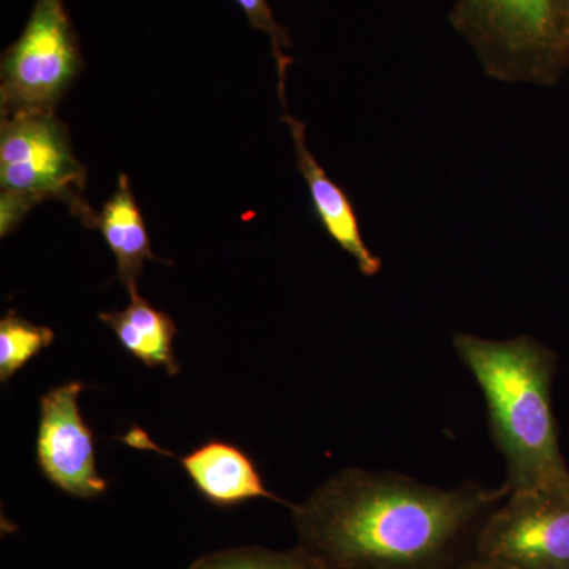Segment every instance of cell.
Segmentation results:
<instances>
[{"label":"cell","instance_id":"3957f363","mask_svg":"<svg viewBox=\"0 0 569 569\" xmlns=\"http://www.w3.org/2000/svg\"><path fill=\"white\" fill-rule=\"evenodd\" d=\"M449 22L489 77L550 84L569 62V0H458Z\"/></svg>","mask_w":569,"mask_h":569},{"label":"cell","instance_id":"30bf717a","mask_svg":"<svg viewBox=\"0 0 569 569\" xmlns=\"http://www.w3.org/2000/svg\"><path fill=\"white\" fill-rule=\"evenodd\" d=\"M89 228L103 234L118 264V279L127 291L138 290L142 266L148 260H160L152 252L148 228L126 174L119 176L118 189Z\"/></svg>","mask_w":569,"mask_h":569},{"label":"cell","instance_id":"5b68a950","mask_svg":"<svg viewBox=\"0 0 569 569\" xmlns=\"http://www.w3.org/2000/svg\"><path fill=\"white\" fill-rule=\"evenodd\" d=\"M475 567L569 569V481L509 492L482 523Z\"/></svg>","mask_w":569,"mask_h":569},{"label":"cell","instance_id":"7c38bea8","mask_svg":"<svg viewBox=\"0 0 569 569\" xmlns=\"http://www.w3.org/2000/svg\"><path fill=\"white\" fill-rule=\"evenodd\" d=\"M54 342V331L9 310L0 320V381L9 383L11 378Z\"/></svg>","mask_w":569,"mask_h":569},{"label":"cell","instance_id":"9a60e30c","mask_svg":"<svg viewBox=\"0 0 569 569\" xmlns=\"http://www.w3.org/2000/svg\"><path fill=\"white\" fill-rule=\"evenodd\" d=\"M475 569H482V568H478V567H477V568H475Z\"/></svg>","mask_w":569,"mask_h":569},{"label":"cell","instance_id":"52a82bcc","mask_svg":"<svg viewBox=\"0 0 569 569\" xmlns=\"http://www.w3.org/2000/svg\"><path fill=\"white\" fill-rule=\"evenodd\" d=\"M84 388L81 381H69L41 396L36 449L37 463L51 485L89 500L102 497L108 482L100 477L93 432L78 406Z\"/></svg>","mask_w":569,"mask_h":569},{"label":"cell","instance_id":"8fae6325","mask_svg":"<svg viewBox=\"0 0 569 569\" xmlns=\"http://www.w3.org/2000/svg\"><path fill=\"white\" fill-rule=\"evenodd\" d=\"M130 305L116 312L100 313V320L118 337L121 346L149 369L181 372L174 353L178 329L173 318L149 305L138 290L130 291Z\"/></svg>","mask_w":569,"mask_h":569},{"label":"cell","instance_id":"5bb4252c","mask_svg":"<svg viewBox=\"0 0 569 569\" xmlns=\"http://www.w3.org/2000/svg\"><path fill=\"white\" fill-rule=\"evenodd\" d=\"M246 17L249 18L252 28L263 31L272 44V56L276 59L277 78H279V97L284 104V81H287L288 67L293 63V58L287 54L291 48V39L287 29L276 21L268 0H234Z\"/></svg>","mask_w":569,"mask_h":569},{"label":"cell","instance_id":"8992f818","mask_svg":"<svg viewBox=\"0 0 569 569\" xmlns=\"http://www.w3.org/2000/svg\"><path fill=\"white\" fill-rule=\"evenodd\" d=\"M81 67L63 0H36L20 39L2 54V116L54 111Z\"/></svg>","mask_w":569,"mask_h":569},{"label":"cell","instance_id":"7a4b0ae2","mask_svg":"<svg viewBox=\"0 0 569 569\" xmlns=\"http://www.w3.org/2000/svg\"><path fill=\"white\" fill-rule=\"evenodd\" d=\"M452 347L485 396L509 492L569 481L552 408L557 355L531 336L496 340L459 332Z\"/></svg>","mask_w":569,"mask_h":569},{"label":"cell","instance_id":"4fadbf2b","mask_svg":"<svg viewBox=\"0 0 569 569\" xmlns=\"http://www.w3.org/2000/svg\"><path fill=\"white\" fill-rule=\"evenodd\" d=\"M190 569H326L301 546L291 550L236 548L209 553Z\"/></svg>","mask_w":569,"mask_h":569},{"label":"cell","instance_id":"ba28073f","mask_svg":"<svg viewBox=\"0 0 569 569\" xmlns=\"http://www.w3.org/2000/svg\"><path fill=\"white\" fill-rule=\"evenodd\" d=\"M283 122L290 129L293 140L296 163L306 179L312 198L313 211L318 220L343 252L350 254L358 264L359 272L366 277H376L383 269V261L378 254L367 247L359 227L350 198L343 192L342 187L337 186L328 173L317 162L313 153L309 151L306 141V126L293 116L284 114Z\"/></svg>","mask_w":569,"mask_h":569},{"label":"cell","instance_id":"277c9868","mask_svg":"<svg viewBox=\"0 0 569 569\" xmlns=\"http://www.w3.org/2000/svg\"><path fill=\"white\" fill-rule=\"evenodd\" d=\"M86 170L54 112L2 116L0 129V234L6 238L41 201L58 198L89 227L96 213L81 200Z\"/></svg>","mask_w":569,"mask_h":569},{"label":"cell","instance_id":"9c48e42d","mask_svg":"<svg viewBox=\"0 0 569 569\" xmlns=\"http://www.w3.org/2000/svg\"><path fill=\"white\" fill-rule=\"evenodd\" d=\"M179 460L194 488L213 507L231 508L254 498L284 503L282 498L266 488L263 477L250 456L228 441H206Z\"/></svg>","mask_w":569,"mask_h":569},{"label":"cell","instance_id":"6da1fadb","mask_svg":"<svg viewBox=\"0 0 569 569\" xmlns=\"http://www.w3.org/2000/svg\"><path fill=\"white\" fill-rule=\"evenodd\" d=\"M508 493L346 468L290 509L298 546L326 569H475L482 523Z\"/></svg>","mask_w":569,"mask_h":569}]
</instances>
